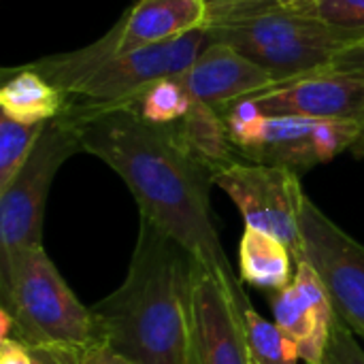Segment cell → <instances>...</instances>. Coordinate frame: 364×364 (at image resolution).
<instances>
[{"mask_svg":"<svg viewBox=\"0 0 364 364\" xmlns=\"http://www.w3.org/2000/svg\"><path fill=\"white\" fill-rule=\"evenodd\" d=\"M79 132L81 151L109 164L130 188L141 220L177 241L198 264L243 288L211 220V173L196 162L171 126L145 122L132 107L62 111Z\"/></svg>","mask_w":364,"mask_h":364,"instance_id":"6da1fadb","label":"cell"},{"mask_svg":"<svg viewBox=\"0 0 364 364\" xmlns=\"http://www.w3.org/2000/svg\"><path fill=\"white\" fill-rule=\"evenodd\" d=\"M194 258L147 220L124 284L90 307L94 343L134 364H186Z\"/></svg>","mask_w":364,"mask_h":364,"instance_id":"7a4b0ae2","label":"cell"},{"mask_svg":"<svg viewBox=\"0 0 364 364\" xmlns=\"http://www.w3.org/2000/svg\"><path fill=\"white\" fill-rule=\"evenodd\" d=\"M211 41L226 43L262 66L275 83L324 70L364 32L335 28L282 0H230L209 4L203 26Z\"/></svg>","mask_w":364,"mask_h":364,"instance_id":"3957f363","label":"cell"},{"mask_svg":"<svg viewBox=\"0 0 364 364\" xmlns=\"http://www.w3.org/2000/svg\"><path fill=\"white\" fill-rule=\"evenodd\" d=\"M117 26H113L92 45L45 55L28 66L49 79L73 105L87 109L130 107L149 85L190 68L211 43L209 32L198 28L171 43L117 51Z\"/></svg>","mask_w":364,"mask_h":364,"instance_id":"277c9868","label":"cell"},{"mask_svg":"<svg viewBox=\"0 0 364 364\" xmlns=\"http://www.w3.org/2000/svg\"><path fill=\"white\" fill-rule=\"evenodd\" d=\"M0 309L13 322L11 337L26 348H68L94 343L90 307L68 288L43 245H30L0 264Z\"/></svg>","mask_w":364,"mask_h":364,"instance_id":"5b68a950","label":"cell"},{"mask_svg":"<svg viewBox=\"0 0 364 364\" xmlns=\"http://www.w3.org/2000/svg\"><path fill=\"white\" fill-rule=\"evenodd\" d=\"M222 115L230 141L243 160L284 166L296 173L331 162L346 149H354L364 132L360 122L262 115L247 100L224 107Z\"/></svg>","mask_w":364,"mask_h":364,"instance_id":"8992f818","label":"cell"},{"mask_svg":"<svg viewBox=\"0 0 364 364\" xmlns=\"http://www.w3.org/2000/svg\"><path fill=\"white\" fill-rule=\"evenodd\" d=\"M77 151V126L64 113L47 122L26 164L0 190V264L23 247L43 245V215L53 177Z\"/></svg>","mask_w":364,"mask_h":364,"instance_id":"52a82bcc","label":"cell"},{"mask_svg":"<svg viewBox=\"0 0 364 364\" xmlns=\"http://www.w3.org/2000/svg\"><path fill=\"white\" fill-rule=\"evenodd\" d=\"M211 179L237 205L245 226L279 239L296 262L303 258L301 211L307 194L296 171L239 160Z\"/></svg>","mask_w":364,"mask_h":364,"instance_id":"ba28073f","label":"cell"},{"mask_svg":"<svg viewBox=\"0 0 364 364\" xmlns=\"http://www.w3.org/2000/svg\"><path fill=\"white\" fill-rule=\"evenodd\" d=\"M303 258L320 275L335 316L364 339V245L341 230L309 196L301 211Z\"/></svg>","mask_w":364,"mask_h":364,"instance_id":"9c48e42d","label":"cell"},{"mask_svg":"<svg viewBox=\"0 0 364 364\" xmlns=\"http://www.w3.org/2000/svg\"><path fill=\"white\" fill-rule=\"evenodd\" d=\"M243 288L194 260L190 343L186 364H254L245 339Z\"/></svg>","mask_w":364,"mask_h":364,"instance_id":"30bf717a","label":"cell"},{"mask_svg":"<svg viewBox=\"0 0 364 364\" xmlns=\"http://www.w3.org/2000/svg\"><path fill=\"white\" fill-rule=\"evenodd\" d=\"M262 115H296L364 124V81L318 70L275 83L247 98Z\"/></svg>","mask_w":364,"mask_h":364,"instance_id":"8fae6325","label":"cell"},{"mask_svg":"<svg viewBox=\"0 0 364 364\" xmlns=\"http://www.w3.org/2000/svg\"><path fill=\"white\" fill-rule=\"evenodd\" d=\"M269 305L273 322L299 346L301 360L322 364L337 316L320 275L305 258L296 262L292 284L271 292Z\"/></svg>","mask_w":364,"mask_h":364,"instance_id":"7c38bea8","label":"cell"},{"mask_svg":"<svg viewBox=\"0 0 364 364\" xmlns=\"http://www.w3.org/2000/svg\"><path fill=\"white\" fill-rule=\"evenodd\" d=\"M175 81L192 100H200L220 111L275 85V79L262 66L220 41H211L190 68L175 75Z\"/></svg>","mask_w":364,"mask_h":364,"instance_id":"4fadbf2b","label":"cell"},{"mask_svg":"<svg viewBox=\"0 0 364 364\" xmlns=\"http://www.w3.org/2000/svg\"><path fill=\"white\" fill-rule=\"evenodd\" d=\"M209 4L205 0H139L117 26V51H136L181 38L205 26Z\"/></svg>","mask_w":364,"mask_h":364,"instance_id":"5bb4252c","label":"cell"},{"mask_svg":"<svg viewBox=\"0 0 364 364\" xmlns=\"http://www.w3.org/2000/svg\"><path fill=\"white\" fill-rule=\"evenodd\" d=\"M171 128L175 130L188 154L196 162H200L211 173V177L243 160L230 141L222 111L211 105L192 100L188 113Z\"/></svg>","mask_w":364,"mask_h":364,"instance_id":"9a60e30c","label":"cell"},{"mask_svg":"<svg viewBox=\"0 0 364 364\" xmlns=\"http://www.w3.org/2000/svg\"><path fill=\"white\" fill-rule=\"evenodd\" d=\"M66 96L32 66H15L4 70L0 87V111L34 124H47L66 109Z\"/></svg>","mask_w":364,"mask_h":364,"instance_id":"2e32d148","label":"cell"},{"mask_svg":"<svg viewBox=\"0 0 364 364\" xmlns=\"http://www.w3.org/2000/svg\"><path fill=\"white\" fill-rule=\"evenodd\" d=\"M296 260L275 237L245 226L239 243V277L260 290L279 292L292 284Z\"/></svg>","mask_w":364,"mask_h":364,"instance_id":"e0dca14e","label":"cell"},{"mask_svg":"<svg viewBox=\"0 0 364 364\" xmlns=\"http://www.w3.org/2000/svg\"><path fill=\"white\" fill-rule=\"evenodd\" d=\"M245 339L254 364H299V346L275 324L262 318L252 305L243 309Z\"/></svg>","mask_w":364,"mask_h":364,"instance_id":"ac0fdd59","label":"cell"},{"mask_svg":"<svg viewBox=\"0 0 364 364\" xmlns=\"http://www.w3.org/2000/svg\"><path fill=\"white\" fill-rule=\"evenodd\" d=\"M47 124L21 122L0 111V190H4L30 158Z\"/></svg>","mask_w":364,"mask_h":364,"instance_id":"d6986e66","label":"cell"},{"mask_svg":"<svg viewBox=\"0 0 364 364\" xmlns=\"http://www.w3.org/2000/svg\"><path fill=\"white\" fill-rule=\"evenodd\" d=\"M190 105V94L175 81V77H168L149 85L130 107L154 126H173L188 113Z\"/></svg>","mask_w":364,"mask_h":364,"instance_id":"ffe728a7","label":"cell"},{"mask_svg":"<svg viewBox=\"0 0 364 364\" xmlns=\"http://www.w3.org/2000/svg\"><path fill=\"white\" fill-rule=\"evenodd\" d=\"M290 6L335 28L364 32V0H311Z\"/></svg>","mask_w":364,"mask_h":364,"instance_id":"44dd1931","label":"cell"},{"mask_svg":"<svg viewBox=\"0 0 364 364\" xmlns=\"http://www.w3.org/2000/svg\"><path fill=\"white\" fill-rule=\"evenodd\" d=\"M322 364H364V350L358 343V335L339 318L333 324Z\"/></svg>","mask_w":364,"mask_h":364,"instance_id":"7402d4cb","label":"cell"},{"mask_svg":"<svg viewBox=\"0 0 364 364\" xmlns=\"http://www.w3.org/2000/svg\"><path fill=\"white\" fill-rule=\"evenodd\" d=\"M324 70L364 81V36L360 41L352 43L350 47H346L343 51H339Z\"/></svg>","mask_w":364,"mask_h":364,"instance_id":"603a6c76","label":"cell"},{"mask_svg":"<svg viewBox=\"0 0 364 364\" xmlns=\"http://www.w3.org/2000/svg\"><path fill=\"white\" fill-rule=\"evenodd\" d=\"M32 364H79L81 352L68 348H28Z\"/></svg>","mask_w":364,"mask_h":364,"instance_id":"cb8c5ba5","label":"cell"},{"mask_svg":"<svg viewBox=\"0 0 364 364\" xmlns=\"http://www.w3.org/2000/svg\"><path fill=\"white\" fill-rule=\"evenodd\" d=\"M79 364H134L128 360L126 356L117 354L115 350L102 346V343H92L87 350L81 352V360Z\"/></svg>","mask_w":364,"mask_h":364,"instance_id":"d4e9b609","label":"cell"},{"mask_svg":"<svg viewBox=\"0 0 364 364\" xmlns=\"http://www.w3.org/2000/svg\"><path fill=\"white\" fill-rule=\"evenodd\" d=\"M0 364H32L30 350L13 337L0 339Z\"/></svg>","mask_w":364,"mask_h":364,"instance_id":"484cf974","label":"cell"},{"mask_svg":"<svg viewBox=\"0 0 364 364\" xmlns=\"http://www.w3.org/2000/svg\"><path fill=\"white\" fill-rule=\"evenodd\" d=\"M356 156H360V158H364V132H363V136L358 139V143L354 145V149H352Z\"/></svg>","mask_w":364,"mask_h":364,"instance_id":"4316f807","label":"cell"},{"mask_svg":"<svg viewBox=\"0 0 364 364\" xmlns=\"http://www.w3.org/2000/svg\"><path fill=\"white\" fill-rule=\"evenodd\" d=\"M207 4H220V2H230V0H205Z\"/></svg>","mask_w":364,"mask_h":364,"instance_id":"83f0119b","label":"cell"}]
</instances>
